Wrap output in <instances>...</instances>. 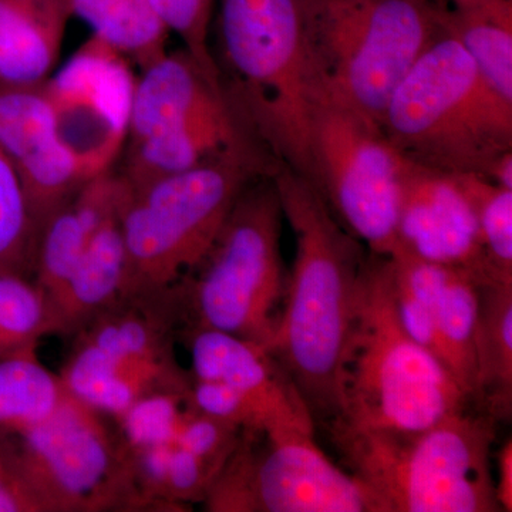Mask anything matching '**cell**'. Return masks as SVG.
Wrapping results in <instances>:
<instances>
[{"label":"cell","mask_w":512,"mask_h":512,"mask_svg":"<svg viewBox=\"0 0 512 512\" xmlns=\"http://www.w3.org/2000/svg\"><path fill=\"white\" fill-rule=\"evenodd\" d=\"M471 406L456 377L404 329L394 302L389 258L367 255L340 362L339 413L329 423L417 430Z\"/></svg>","instance_id":"cell-3"},{"label":"cell","mask_w":512,"mask_h":512,"mask_svg":"<svg viewBox=\"0 0 512 512\" xmlns=\"http://www.w3.org/2000/svg\"><path fill=\"white\" fill-rule=\"evenodd\" d=\"M37 239L25 188L0 150V272L33 279Z\"/></svg>","instance_id":"cell-27"},{"label":"cell","mask_w":512,"mask_h":512,"mask_svg":"<svg viewBox=\"0 0 512 512\" xmlns=\"http://www.w3.org/2000/svg\"><path fill=\"white\" fill-rule=\"evenodd\" d=\"M187 392L154 394L120 416L116 421L128 446L144 448L175 443L190 407Z\"/></svg>","instance_id":"cell-29"},{"label":"cell","mask_w":512,"mask_h":512,"mask_svg":"<svg viewBox=\"0 0 512 512\" xmlns=\"http://www.w3.org/2000/svg\"><path fill=\"white\" fill-rule=\"evenodd\" d=\"M495 471L494 476L495 497L500 505L501 511H512V441L507 440L494 454Z\"/></svg>","instance_id":"cell-34"},{"label":"cell","mask_w":512,"mask_h":512,"mask_svg":"<svg viewBox=\"0 0 512 512\" xmlns=\"http://www.w3.org/2000/svg\"><path fill=\"white\" fill-rule=\"evenodd\" d=\"M134 84L130 60L94 35L45 83L60 137L87 181L113 170L128 137Z\"/></svg>","instance_id":"cell-12"},{"label":"cell","mask_w":512,"mask_h":512,"mask_svg":"<svg viewBox=\"0 0 512 512\" xmlns=\"http://www.w3.org/2000/svg\"><path fill=\"white\" fill-rule=\"evenodd\" d=\"M168 32H174L184 49L211 76L220 77L210 46L212 8L215 0H151Z\"/></svg>","instance_id":"cell-30"},{"label":"cell","mask_w":512,"mask_h":512,"mask_svg":"<svg viewBox=\"0 0 512 512\" xmlns=\"http://www.w3.org/2000/svg\"><path fill=\"white\" fill-rule=\"evenodd\" d=\"M380 127L400 156L447 174L490 178L512 151V103L446 29L397 84Z\"/></svg>","instance_id":"cell-5"},{"label":"cell","mask_w":512,"mask_h":512,"mask_svg":"<svg viewBox=\"0 0 512 512\" xmlns=\"http://www.w3.org/2000/svg\"><path fill=\"white\" fill-rule=\"evenodd\" d=\"M387 258L394 302L404 329L447 367L473 402L477 279L463 269L430 264L409 255Z\"/></svg>","instance_id":"cell-13"},{"label":"cell","mask_w":512,"mask_h":512,"mask_svg":"<svg viewBox=\"0 0 512 512\" xmlns=\"http://www.w3.org/2000/svg\"><path fill=\"white\" fill-rule=\"evenodd\" d=\"M474 406L495 420L512 410V284L478 282Z\"/></svg>","instance_id":"cell-22"},{"label":"cell","mask_w":512,"mask_h":512,"mask_svg":"<svg viewBox=\"0 0 512 512\" xmlns=\"http://www.w3.org/2000/svg\"><path fill=\"white\" fill-rule=\"evenodd\" d=\"M402 156L375 121L322 92L313 114L311 175L333 217L370 254L396 248Z\"/></svg>","instance_id":"cell-11"},{"label":"cell","mask_w":512,"mask_h":512,"mask_svg":"<svg viewBox=\"0 0 512 512\" xmlns=\"http://www.w3.org/2000/svg\"><path fill=\"white\" fill-rule=\"evenodd\" d=\"M128 185L110 170L86 181L79 191L47 218L35 262L36 282L47 296L64 284L103 224L120 214Z\"/></svg>","instance_id":"cell-19"},{"label":"cell","mask_w":512,"mask_h":512,"mask_svg":"<svg viewBox=\"0 0 512 512\" xmlns=\"http://www.w3.org/2000/svg\"><path fill=\"white\" fill-rule=\"evenodd\" d=\"M126 275V248L119 215L94 234L64 284L47 296L53 335L72 338L90 320L119 301Z\"/></svg>","instance_id":"cell-21"},{"label":"cell","mask_w":512,"mask_h":512,"mask_svg":"<svg viewBox=\"0 0 512 512\" xmlns=\"http://www.w3.org/2000/svg\"><path fill=\"white\" fill-rule=\"evenodd\" d=\"M191 357V376L228 384L264 414L268 429L315 431V421L291 377L268 349L214 329L177 333Z\"/></svg>","instance_id":"cell-16"},{"label":"cell","mask_w":512,"mask_h":512,"mask_svg":"<svg viewBox=\"0 0 512 512\" xmlns=\"http://www.w3.org/2000/svg\"><path fill=\"white\" fill-rule=\"evenodd\" d=\"M315 431L242 430L202 505L210 512H382L359 478L318 446Z\"/></svg>","instance_id":"cell-10"},{"label":"cell","mask_w":512,"mask_h":512,"mask_svg":"<svg viewBox=\"0 0 512 512\" xmlns=\"http://www.w3.org/2000/svg\"><path fill=\"white\" fill-rule=\"evenodd\" d=\"M276 168L264 151L235 150L190 170L128 187L119 214L126 248L121 298L151 301L190 274L242 191Z\"/></svg>","instance_id":"cell-6"},{"label":"cell","mask_w":512,"mask_h":512,"mask_svg":"<svg viewBox=\"0 0 512 512\" xmlns=\"http://www.w3.org/2000/svg\"><path fill=\"white\" fill-rule=\"evenodd\" d=\"M187 399L198 412L227 421L241 430L268 429L258 407L228 384L191 376Z\"/></svg>","instance_id":"cell-31"},{"label":"cell","mask_w":512,"mask_h":512,"mask_svg":"<svg viewBox=\"0 0 512 512\" xmlns=\"http://www.w3.org/2000/svg\"><path fill=\"white\" fill-rule=\"evenodd\" d=\"M474 215L495 282L512 284V190L481 175H456Z\"/></svg>","instance_id":"cell-26"},{"label":"cell","mask_w":512,"mask_h":512,"mask_svg":"<svg viewBox=\"0 0 512 512\" xmlns=\"http://www.w3.org/2000/svg\"><path fill=\"white\" fill-rule=\"evenodd\" d=\"M53 335L49 299L33 279L0 272V359Z\"/></svg>","instance_id":"cell-28"},{"label":"cell","mask_w":512,"mask_h":512,"mask_svg":"<svg viewBox=\"0 0 512 512\" xmlns=\"http://www.w3.org/2000/svg\"><path fill=\"white\" fill-rule=\"evenodd\" d=\"M59 375L72 396L116 420L146 397L187 392L191 382L178 362L114 356L80 340H72Z\"/></svg>","instance_id":"cell-18"},{"label":"cell","mask_w":512,"mask_h":512,"mask_svg":"<svg viewBox=\"0 0 512 512\" xmlns=\"http://www.w3.org/2000/svg\"><path fill=\"white\" fill-rule=\"evenodd\" d=\"M443 8L436 0H306L323 92L380 126L397 84L443 33Z\"/></svg>","instance_id":"cell-8"},{"label":"cell","mask_w":512,"mask_h":512,"mask_svg":"<svg viewBox=\"0 0 512 512\" xmlns=\"http://www.w3.org/2000/svg\"><path fill=\"white\" fill-rule=\"evenodd\" d=\"M295 235L292 271L268 350L288 373L313 421L339 413V370L359 302L367 255L302 175L272 174Z\"/></svg>","instance_id":"cell-1"},{"label":"cell","mask_w":512,"mask_h":512,"mask_svg":"<svg viewBox=\"0 0 512 512\" xmlns=\"http://www.w3.org/2000/svg\"><path fill=\"white\" fill-rule=\"evenodd\" d=\"M70 16L64 0H0V86L45 84L59 62Z\"/></svg>","instance_id":"cell-20"},{"label":"cell","mask_w":512,"mask_h":512,"mask_svg":"<svg viewBox=\"0 0 512 512\" xmlns=\"http://www.w3.org/2000/svg\"><path fill=\"white\" fill-rule=\"evenodd\" d=\"M443 26L476 64L491 89L512 103V0L443 8Z\"/></svg>","instance_id":"cell-23"},{"label":"cell","mask_w":512,"mask_h":512,"mask_svg":"<svg viewBox=\"0 0 512 512\" xmlns=\"http://www.w3.org/2000/svg\"><path fill=\"white\" fill-rule=\"evenodd\" d=\"M228 113L235 110L221 79L205 72L183 47L141 69L134 84L127 141Z\"/></svg>","instance_id":"cell-17"},{"label":"cell","mask_w":512,"mask_h":512,"mask_svg":"<svg viewBox=\"0 0 512 512\" xmlns=\"http://www.w3.org/2000/svg\"><path fill=\"white\" fill-rule=\"evenodd\" d=\"M404 254L495 282L481 244L476 215L456 175L402 157L396 248Z\"/></svg>","instance_id":"cell-14"},{"label":"cell","mask_w":512,"mask_h":512,"mask_svg":"<svg viewBox=\"0 0 512 512\" xmlns=\"http://www.w3.org/2000/svg\"><path fill=\"white\" fill-rule=\"evenodd\" d=\"M217 60L239 120L276 164L309 180L313 114L322 86L306 0H221Z\"/></svg>","instance_id":"cell-2"},{"label":"cell","mask_w":512,"mask_h":512,"mask_svg":"<svg viewBox=\"0 0 512 512\" xmlns=\"http://www.w3.org/2000/svg\"><path fill=\"white\" fill-rule=\"evenodd\" d=\"M284 211L274 178L242 191L207 254L160 298L177 333L220 330L268 349L284 302Z\"/></svg>","instance_id":"cell-7"},{"label":"cell","mask_w":512,"mask_h":512,"mask_svg":"<svg viewBox=\"0 0 512 512\" xmlns=\"http://www.w3.org/2000/svg\"><path fill=\"white\" fill-rule=\"evenodd\" d=\"M72 15L79 16L99 37L128 60L141 67L156 62L167 52L168 30L151 0H64Z\"/></svg>","instance_id":"cell-25"},{"label":"cell","mask_w":512,"mask_h":512,"mask_svg":"<svg viewBox=\"0 0 512 512\" xmlns=\"http://www.w3.org/2000/svg\"><path fill=\"white\" fill-rule=\"evenodd\" d=\"M3 441L42 512L158 511L119 423L69 392L49 419Z\"/></svg>","instance_id":"cell-9"},{"label":"cell","mask_w":512,"mask_h":512,"mask_svg":"<svg viewBox=\"0 0 512 512\" xmlns=\"http://www.w3.org/2000/svg\"><path fill=\"white\" fill-rule=\"evenodd\" d=\"M66 396L62 377L43 365L37 346L0 359V439L39 426Z\"/></svg>","instance_id":"cell-24"},{"label":"cell","mask_w":512,"mask_h":512,"mask_svg":"<svg viewBox=\"0 0 512 512\" xmlns=\"http://www.w3.org/2000/svg\"><path fill=\"white\" fill-rule=\"evenodd\" d=\"M0 150L15 167L37 231L86 183L60 137L45 84L0 86Z\"/></svg>","instance_id":"cell-15"},{"label":"cell","mask_w":512,"mask_h":512,"mask_svg":"<svg viewBox=\"0 0 512 512\" xmlns=\"http://www.w3.org/2000/svg\"><path fill=\"white\" fill-rule=\"evenodd\" d=\"M241 433L234 424L198 412L190 404L175 443L222 468L237 447Z\"/></svg>","instance_id":"cell-32"},{"label":"cell","mask_w":512,"mask_h":512,"mask_svg":"<svg viewBox=\"0 0 512 512\" xmlns=\"http://www.w3.org/2000/svg\"><path fill=\"white\" fill-rule=\"evenodd\" d=\"M0 512H42L0 439Z\"/></svg>","instance_id":"cell-33"},{"label":"cell","mask_w":512,"mask_h":512,"mask_svg":"<svg viewBox=\"0 0 512 512\" xmlns=\"http://www.w3.org/2000/svg\"><path fill=\"white\" fill-rule=\"evenodd\" d=\"M497 420L466 409L417 430L357 429L329 423L348 471L382 512H494Z\"/></svg>","instance_id":"cell-4"},{"label":"cell","mask_w":512,"mask_h":512,"mask_svg":"<svg viewBox=\"0 0 512 512\" xmlns=\"http://www.w3.org/2000/svg\"><path fill=\"white\" fill-rule=\"evenodd\" d=\"M436 2L441 3V5L447 6V8H468V6L478 5V3H483L485 0H436Z\"/></svg>","instance_id":"cell-35"}]
</instances>
